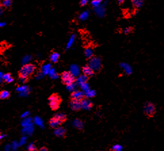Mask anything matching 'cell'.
Segmentation results:
<instances>
[{
	"label": "cell",
	"instance_id": "obj_1",
	"mask_svg": "<svg viewBox=\"0 0 164 151\" xmlns=\"http://www.w3.org/2000/svg\"><path fill=\"white\" fill-rule=\"evenodd\" d=\"M36 67L33 64H26L22 66L18 72V76L20 79L23 82H26L32 76L34 72L35 71Z\"/></svg>",
	"mask_w": 164,
	"mask_h": 151
},
{
	"label": "cell",
	"instance_id": "obj_2",
	"mask_svg": "<svg viewBox=\"0 0 164 151\" xmlns=\"http://www.w3.org/2000/svg\"><path fill=\"white\" fill-rule=\"evenodd\" d=\"M67 121V116L63 112H58L52 116L49 120V125L50 128L55 130L56 128L61 127Z\"/></svg>",
	"mask_w": 164,
	"mask_h": 151
},
{
	"label": "cell",
	"instance_id": "obj_3",
	"mask_svg": "<svg viewBox=\"0 0 164 151\" xmlns=\"http://www.w3.org/2000/svg\"><path fill=\"white\" fill-rule=\"evenodd\" d=\"M49 107L52 111H56L62 103V98L58 94H52L48 98Z\"/></svg>",
	"mask_w": 164,
	"mask_h": 151
},
{
	"label": "cell",
	"instance_id": "obj_4",
	"mask_svg": "<svg viewBox=\"0 0 164 151\" xmlns=\"http://www.w3.org/2000/svg\"><path fill=\"white\" fill-rule=\"evenodd\" d=\"M61 81L64 85L69 87V86L74 85L75 82L76 81V79L71 72L64 71L61 74Z\"/></svg>",
	"mask_w": 164,
	"mask_h": 151
},
{
	"label": "cell",
	"instance_id": "obj_5",
	"mask_svg": "<svg viewBox=\"0 0 164 151\" xmlns=\"http://www.w3.org/2000/svg\"><path fill=\"white\" fill-rule=\"evenodd\" d=\"M143 112H144L145 115L148 119H151L153 117L157 112V109L153 103H152L151 102H147L144 105Z\"/></svg>",
	"mask_w": 164,
	"mask_h": 151
},
{
	"label": "cell",
	"instance_id": "obj_6",
	"mask_svg": "<svg viewBox=\"0 0 164 151\" xmlns=\"http://www.w3.org/2000/svg\"><path fill=\"white\" fill-rule=\"evenodd\" d=\"M88 66L92 69V70L94 71H100L102 69V62L100 59L98 57H92L91 58L89 59L88 61Z\"/></svg>",
	"mask_w": 164,
	"mask_h": 151
},
{
	"label": "cell",
	"instance_id": "obj_7",
	"mask_svg": "<svg viewBox=\"0 0 164 151\" xmlns=\"http://www.w3.org/2000/svg\"><path fill=\"white\" fill-rule=\"evenodd\" d=\"M85 97H86V95L84 92L80 90L73 91L71 94V100H78V101H81Z\"/></svg>",
	"mask_w": 164,
	"mask_h": 151
},
{
	"label": "cell",
	"instance_id": "obj_8",
	"mask_svg": "<svg viewBox=\"0 0 164 151\" xmlns=\"http://www.w3.org/2000/svg\"><path fill=\"white\" fill-rule=\"evenodd\" d=\"M70 109H71L73 111L75 112H78L79 110H81V106L80 101L75 100H71L69 104Z\"/></svg>",
	"mask_w": 164,
	"mask_h": 151
},
{
	"label": "cell",
	"instance_id": "obj_9",
	"mask_svg": "<svg viewBox=\"0 0 164 151\" xmlns=\"http://www.w3.org/2000/svg\"><path fill=\"white\" fill-rule=\"evenodd\" d=\"M81 106V109H85V110H89V109H92L93 107L92 102L89 100L88 98H85L84 99H82L80 101Z\"/></svg>",
	"mask_w": 164,
	"mask_h": 151
},
{
	"label": "cell",
	"instance_id": "obj_10",
	"mask_svg": "<svg viewBox=\"0 0 164 151\" xmlns=\"http://www.w3.org/2000/svg\"><path fill=\"white\" fill-rule=\"evenodd\" d=\"M82 73H83V75H86L87 77H91L94 75V71L88 65H86L82 68Z\"/></svg>",
	"mask_w": 164,
	"mask_h": 151
},
{
	"label": "cell",
	"instance_id": "obj_11",
	"mask_svg": "<svg viewBox=\"0 0 164 151\" xmlns=\"http://www.w3.org/2000/svg\"><path fill=\"white\" fill-rule=\"evenodd\" d=\"M3 80L8 84H10L14 81V78L12 77V75L10 73H5L3 76Z\"/></svg>",
	"mask_w": 164,
	"mask_h": 151
},
{
	"label": "cell",
	"instance_id": "obj_12",
	"mask_svg": "<svg viewBox=\"0 0 164 151\" xmlns=\"http://www.w3.org/2000/svg\"><path fill=\"white\" fill-rule=\"evenodd\" d=\"M145 0H131L132 5L136 8H140L143 6Z\"/></svg>",
	"mask_w": 164,
	"mask_h": 151
},
{
	"label": "cell",
	"instance_id": "obj_13",
	"mask_svg": "<svg viewBox=\"0 0 164 151\" xmlns=\"http://www.w3.org/2000/svg\"><path fill=\"white\" fill-rule=\"evenodd\" d=\"M10 96V93L8 90H2L0 92V100L8 99Z\"/></svg>",
	"mask_w": 164,
	"mask_h": 151
},
{
	"label": "cell",
	"instance_id": "obj_14",
	"mask_svg": "<svg viewBox=\"0 0 164 151\" xmlns=\"http://www.w3.org/2000/svg\"><path fill=\"white\" fill-rule=\"evenodd\" d=\"M55 133H59V134H58L56 136H58V137H64L65 135H66V130H64V128L59 127L55 129Z\"/></svg>",
	"mask_w": 164,
	"mask_h": 151
},
{
	"label": "cell",
	"instance_id": "obj_15",
	"mask_svg": "<svg viewBox=\"0 0 164 151\" xmlns=\"http://www.w3.org/2000/svg\"><path fill=\"white\" fill-rule=\"evenodd\" d=\"M84 54L86 56L87 58H91L94 56V50L91 48H87L84 51Z\"/></svg>",
	"mask_w": 164,
	"mask_h": 151
},
{
	"label": "cell",
	"instance_id": "obj_16",
	"mask_svg": "<svg viewBox=\"0 0 164 151\" xmlns=\"http://www.w3.org/2000/svg\"><path fill=\"white\" fill-rule=\"evenodd\" d=\"M60 58V55L57 52H53V53L50 55V61L53 63H56L58 61V59Z\"/></svg>",
	"mask_w": 164,
	"mask_h": 151
},
{
	"label": "cell",
	"instance_id": "obj_17",
	"mask_svg": "<svg viewBox=\"0 0 164 151\" xmlns=\"http://www.w3.org/2000/svg\"><path fill=\"white\" fill-rule=\"evenodd\" d=\"M87 80H88V77H86V75H81V76L79 77L76 81H77V83H78L79 84H80V85H81L82 84H86V83H87Z\"/></svg>",
	"mask_w": 164,
	"mask_h": 151
},
{
	"label": "cell",
	"instance_id": "obj_18",
	"mask_svg": "<svg viewBox=\"0 0 164 151\" xmlns=\"http://www.w3.org/2000/svg\"><path fill=\"white\" fill-rule=\"evenodd\" d=\"M102 1V0H92L91 2V4L94 8H96V7H99L101 5Z\"/></svg>",
	"mask_w": 164,
	"mask_h": 151
},
{
	"label": "cell",
	"instance_id": "obj_19",
	"mask_svg": "<svg viewBox=\"0 0 164 151\" xmlns=\"http://www.w3.org/2000/svg\"><path fill=\"white\" fill-rule=\"evenodd\" d=\"M88 16H89V12H82L81 14H80V19L83 20H86L87 18H88Z\"/></svg>",
	"mask_w": 164,
	"mask_h": 151
},
{
	"label": "cell",
	"instance_id": "obj_20",
	"mask_svg": "<svg viewBox=\"0 0 164 151\" xmlns=\"http://www.w3.org/2000/svg\"><path fill=\"white\" fill-rule=\"evenodd\" d=\"M11 4H12L11 0H3L2 2V4L5 7H9L10 5H11Z\"/></svg>",
	"mask_w": 164,
	"mask_h": 151
},
{
	"label": "cell",
	"instance_id": "obj_21",
	"mask_svg": "<svg viewBox=\"0 0 164 151\" xmlns=\"http://www.w3.org/2000/svg\"><path fill=\"white\" fill-rule=\"evenodd\" d=\"M28 150L29 151H37V147L34 144H29L28 146Z\"/></svg>",
	"mask_w": 164,
	"mask_h": 151
},
{
	"label": "cell",
	"instance_id": "obj_22",
	"mask_svg": "<svg viewBox=\"0 0 164 151\" xmlns=\"http://www.w3.org/2000/svg\"><path fill=\"white\" fill-rule=\"evenodd\" d=\"M132 27H127V28H125V29H124V31H123V32H124V33L125 34H129L132 32Z\"/></svg>",
	"mask_w": 164,
	"mask_h": 151
},
{
	"label": "cell",
	"instance_id": "obj_23",
	"mask_svg": "<svg viewBox=\"0 0 164 151\" xmlns=\"http://www.w3.org/2000/svg\"><path fill=\"white\" fill-rule=\"evenodd\" d=\"M88 2H89V0H81L80 1L81 6H84V5H87Z\"/></svg>",
	"mask_w": 164,
	"mask_h": 151
},
{
	"label": "cell",
	"instance_id": "obj_24",
	"mask_svg": "<svg viewBox=\"0 0 164 151\" xmlns=\"http://www.w3.org/2000/svg\"><path fill=\"white\" fill-rule=\"evenodd\" d=\"M39 151H49L48 149L46 147H45V146H43V147L40 148V149H39Z\"/></svg>",
	"mask_w": 164,
	"mask_h": 151
},
{
	"label": "cell",
	"instance_id": "obj_25",
	"mask_svg": "<svg viewBox=\"0 0 164 151\" xmlns=\"http://www.w3.org/2000/svg\"><path fill=\"white\" fill-rule=\"evenodd\" d=\"M4 133H3V132L0 130V142L2 140V139L4 138Z\"/></svg>",
	"mask_w": 164,
	"mask_h": 151
},
{
	"label": "cell",
	"instance_id": "obj_26",
	"mask_svg": "<svg viewBox=\"0 0 164 151\" xmlns=\"http://www.w3.org/2000/svg\"><path fill=\"white\" fill-rule=\"evenodd\" d=\"M117 2L119 3L120 4H123V2H125V0H117Z\"/></svg>",
	"mask_w": 164,
	"mask_h": 151
},
{
	"label": "cell",
	"instance_id": "obj_27",
	"mask_svg": "<svg viewBox=\"0 0 164 151\" xmlns=\"http://www.w3.org/2000/svg\"><path fill=\"white\" fill-rule=\"evenodd\" d=\"M98 151H102V150H98Z\"/></svg>",
	"mask_w": 164,
	"mask_h": 151
}]
</instances>
